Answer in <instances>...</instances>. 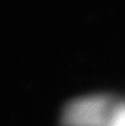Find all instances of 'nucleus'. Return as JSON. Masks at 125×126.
I'll return each instance as SVG.
<instances>
[{
    "mask_svg": "<svg viewBox=\"0 0 125 126\" xmlns=\"http://www.w3.org/2000/svg\"><path fill=\"white\" fill-rule=\"evenodd\" d=\"M116 104L104 95L79 98L66 106L62 122L64 126H104Z\"/></svg>",
    "mask_w": 125,
    "mask_h": 126,
    "instance_id": "1",
    "label": "nucleus"
},
{
    "mask_svg": "<svg viewBox=\"0 0 125 126\" xmlns=\"http://www.w3.org/2000/svg\"><path fill=\"white\" fill-rule=\"evenodd\" d=\"M104 126H125V103H117Z\"/></svg>",
    "mask_w": 125,
    "mask_h": 126,
    "instance_id": "2",
    "label": "nucleus"
}]
</instances>
